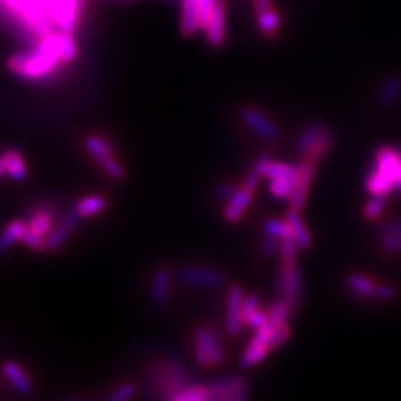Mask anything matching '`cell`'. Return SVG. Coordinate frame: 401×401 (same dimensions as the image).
I'll list each match as a JSON object with an SVG mask.
<instances>
[{"label": "cell", "instance_id": "6da1fadb", "mask_svg": "<svg viewBox=\"0 0 401 401\" xmlns=\"http://www.w3.org/2000/svg\"><path fill=\"white\" fill-rule=\"evenodd\" d=\"M83 0H0V18L29 45L57 30L75 33Z\"/></svg>", "mask_w": 401, "mask_h": 401}, {"label": "cell", "instance_id": "7a4b0ae2", "mask_svg": "<svg viewBox=\"0 0 401 401\" xmlns=\"http://www.w3.org/2000/svg\"><path fill=\"white\" fill-rule=\"evenodd\" d=\"M79 54L73 33L57 30L29 45L6 62L9 71L24 80L51 79L64 64L75 62Z\"/></svg>", "mask_w": 401, "mask_h": 401}, {"label": "cell", "instance_id": "3957f363", "mask_svg": "<svg viewBox=\"0 0 401 401\" xmlns=\"http://www.w3.org/2000/svg\"><path fill=\"white\" fill-rule=\"evenodd\" d=\"M146 379L157 397L169 401H173L181 390L192 384L189 370L176 358H156L150 361Z\"/></svg>", "mask_w": 401, "mask_h": 401}, {"label": "cell", "instance_id": "277c9868", "mask_svg": "<svg viewBox=\"0 0 401 401\" xmlns=\"http://www.w3.org/2000/svg\"><path fill=\"white\" fill-rule=\"evenodd\" d=\"M401 153L390 146H382L374 153V165L366 177V189L372 195H388L397 189Z\"/></svg>", "mask_w": 401, "mask_h": 401}, {"label": "cell", "instance_id": "5b68a950", "mask_svg": "<svg viewBox=\"0 0 401 401\" xmlns=\"http://www.w3.org/2000/svg\"><path fill=\"white\" fill-rule=\"evenodd\" d=\"M193 354L198 366L204 369L222 367L226 363V351L222 337L214 325L199 323L193 330Z\"/></svg>", "mask_w": 401, "mask_h": 401}, {"label": "cell", "instance_id": "8992f818", "mask_svg": "<svg viewBox=\"0 0 401 401\" xmlns=\"http://www.w3.org/2000/svg\"><path fill=\"white\" fill-rule=\"evenodd\" d=\"M85 146L92 155L94 160L100 164L103 171L112 177L113 180H124L127 176V169L119 161L113 143L103 134L91 132L85 137Z\"/></svg>", "mask_w": 401, "mask_h": 401}, {"label": "cell", "instance_id": "52a82bcc", "mask_svg": "<svg viewBox=\"0 0 401 401\" xmlns=\"http://www.w3.org/2000/svg\"><path fill=\"white\" fill-rule=\"evenodd\" d=\"M177 276L183 284L198 288H218L226 283V274L222 269L206 265H183Z\"/></svg>", "mask_w": 401, "mask_h": 401}, {"label": "cell", "instance_id": "ba28073f", "mask_svg": "<svg viewBox=\"0 0 401 401\" xmlns=\"http://www.w3.org/2000/svg\"><path fill=\"white\" fill-rule=\"evenodd\" d=\"M278 295L288 300L293 307H299L303 295V283L297 260H281L276 278Z\"/></svg>", "mask_w": 401, "mask_h": 401}, {"label": "cell", "instance_id": "9c48e42d", "mask_svg": "<svg viewBox=\"0 0 401 401\" xmlns=\"http://www.w3.org/2000/svg\"><path fill=\"white\" fill-rule=\"evenodd\" d=\"M239 118L242 122L256 132L259 137L269 141H276L281 139V128L276 125L275 120H272L263 111H260L259 107L244 104L239 108Z\"/></svg>", "mask_w": 401, "mask_h": 401}, {"label": "cell", "instance_id": "30bf717a", "mask_svg": "<svg viewBox=\"0 0 401 401\" xmlns=\"http://www.w3.org/2000/svg\"><path fill=\"white\" fill-rule=\"evenodd\" d=\"M317 167H318L317 161H314L307 156H302L300 162L297 164V176L295 181V188L288 199L290 209H295L297 211H302L305 209L308 193L314 181L315 173H317Z\"/></svg>", "mask_w": 401, "mask_h": 401}, {"label": "cell", "instance_id": "8fae6325", "mask_svg": "<svg viewBox=\"0 0 401 401\" xmlns=\"http://www.w3.org/2000/svg\"><path fill=\"white\" fill-rule=\"evenodd\" d=\"M274 332V325L266 323L254 332L247 348L242 352L239 358L241 367H253L262 363L272 352L271 348V336Z\"/></svg>", "mask_w": 401, "mask_h": 401}, {"label": "cell", "instance_id": "7c38bea8", "mask_svg": "<svg viewBox=\"0 0 401 401\" xmlns=\"http://www.w3.org/2000/svg\"><path fill=\"white\" fill-rule=\"evenodd\" d=\"M250 384L242 376L217 379L209 384L210 401H244L248 397Z\"/></svg>", "mask_w": 401, "mask_h": 401}, {"label": "cell", "instance_id": "4fadbf2b", "mask_svg": "<svg viewBox=\"0 0 401 401\" xmlns=\"http://www.w3.org/2000/svg\"><path fill=\"white\" fill-rule=\"evenodd\" d=\"M173 295V269L168 265L156 266L150 275L149 300L153 307L164 308Z\"/></svg>", "mask_w": 401, "mask_h": 401}, {"label": "cell", "instance_id": "5bb4252c", "mask_svg": "<svg viewBox=\"0 0 401 401\" xmlns=\"http://www.w3.org/2000/svg\"><path fill=\"white\" fill-rule=\"evenodd\" d=\"M246 291L241 284H230L226 295V330L229 335L238 336L244 327L242 320V302H244Z\"/></svg>", "mask_w": 401, "mask_h": 401}, {"label": "cell", "instance_id": "9a60e30c", "mask_svg": "<svg viewBox=\"0 0 401 401\" xmlns=\"http://www.w3.org/2000/svg\"><path fill=\"white\" fill-rule=\"evenodd\" d=\"M205 39L213 48H222L226 41V5L223 0H217L210 20L204 30Z\"/></svg>", "mask_w": 401, "mask_h": 401}, {"label": "cell", "instance_id": "2e32d148", "mask_svg": "<svg viewBox=\"0 0 401 401\" xmlns=\"http://www.w3.org/2000/svg\"><path fill=\"white\" fill-rule=\"evenodd\" d=\"M345 287L349 293L361 300H376V288L378 284L373 278L361 272H348L344 278Z\"/></svg>", "mask_w": 401, "mask_h": 401}, {"label": "cell", "instance_id": "e0dca14e", "mask_svg": "<svg viewBox=\"0 0 401 401\" xmlns=\"http://www.w3.org/2000/svg\"><path fill=\"white\" fill-rule=\"evenodd\" d=\"M253 197H254V192L247 189L244 185H241L239 188H237L232 198L226 201L225 210H223L225 220L229 223L239 222L242 216L246 214L250 204L253 202Z\"/></svg>", "mask_w": 401, "mask_h": 401}, {"label": "cell", "instance_id": "ac0fdd59", "mask_svg": "<svg viewBox=\"0 0 401 401\" xmlns=\"http://www.w3.org/2000/svg\"><path fill=\"white\" fill-rule=\"evenodd\" d=\"M79 218L80 217L75 209L63 216L62 220L55 225V227L46 237V250H57L62 247L73 232V229L78 226Z\"/></svg>", "mask_w": 401, "mask_h": 401}, {"label": "cell", "instance_id": "d6986e66", "mask_svg": "<svg viewBox=\"0 0 401 401\" xmlns=\"http://www.w3.org/2000/svg\"><path fill=\"white\" fill-rule=\"evenodd\" d=\"M199 30L198 26V0H181L180 33L183 38H192Z\"/></svg>", "mask_w": 401, "mask_h": 401}, {"label": "cell", "instance_id": "ffe728a7", "mask_svg": "<svg viewBox=\"0 0 401 401\" xmlns=\"http://www.w3.org/2000/svg\"><path fill=\"white\" fill-rule=\"evenodd\" d=\"M300 213L302 211L290 209L286 214V220L290 223L291 230H293V237L297 241L300 250H308L312 247L314 239L311 235V230L305 225V220H303V217Z\"/></svg>", "mask_w": 401, "mask_h": 401}, {"label": "cell", "instance_id": "44dd1931", "mask_svg": "<svg viewBox=\"0 0 401 401\" xmlns=\"http://www.w3.org/2000/svg\"><path fill=\"white\" fill-rule=\"evenodd\" d=\"M335 143H336V136H335L333 129L330 127L325 125V128L321 131V134L317 137V140H315L311 144V148L308 149V152L303 156L311 157V160L317 161L320 164V161H323L324 157L333 150Z\"/></svg>", "mask_w": 401, "mask_h": 401}, {"label": "cell", "instance_id": "7402d4cb", "mask_svg": "<svg viewBox=\"0 0 401 401\" xmlns=\"http://www.w3.org/2000/svg\"><path fill=\"white\" fill-rule=\"evenodd\" d=\"M401 97V76L400 75H390L388 76L378 90L376 94V100L384 107L393 106Z\"/></svg>", "mask_w": 401, "mask_h": 401}, {"label": "cell", "instance_id": "603a6c76", "mask_svg": "<svg viewBox=\"0 0 401 401\" xmlns=\"http://www.w3.org/2000/svg\"><path fill=\"white\" fill-rule=\"evenodd\" d=\"M3 373L6 374V378L9 382L14 385L15 390L22 394L29 395L31 393V382L29 379L27 373L24 372V369L15 361H6L3 364Z\"/></svg>", "mask_w": 401, "mask_h": 401}, {"label": "cell", "instance_id": "cb8c5ba5", "mask_svg": "<svg viewBox=\"0 0 401 401\" xmlns=\"http://www.w3.org/2000/svg\"><path fill=\"white\" fill-rule=\"evenodd\" d=\"M107 205H108V198L106 195H103V193H94V195H88L79 199L75 205V210L80 218H87L104 211L107 209Z\"/></svg>", "mask_w": 401, "mask_h": 401}, {"label": "cell", "instance_id": "d4e9b609", "mask_svg": "<svg viewBox=\"0 0 401 401\" xmlns=\"http://www.w3.org/2000/svg\"><path fill=\"white\" fill-rule=\"evenodd\" d=\"M2 160L5 164V173L17 181H21L27 177V165L20 152L14 149H8L3 152Z\"/></svg>", "mask_w": 401, "mask_h": 401}, {"label": "cell", "instance_id": "484cf974", "mask_svg": "<svg viewBox=\"0 0 401 401\" xmlns=\"http://www.w3.org/2000/svg\"><path fill=\"white\" fill-rule=\"evenodd\" d=\"M54 225V211L48 206H41V209L34 210L29 218L27 226L34 230L36 234H39L42 237H48V234L51 232Z\"/></svg>", "mask_w": 401, "mask_h": 401}, {"label": "cell", "instance_id": "4316f807", "mask_svg": "<svg viewBox=\"0 0 401 401\" xmlns=\"http://www.w3.org/2000/svg\"><path fill=\"white\" fill-rule=\"evenodd\" d=\"M325 128V124L321 120H312V122L307 124L300 131V134L296 139V152L303 156L308 149L311 148V144L317 140V137L321 134V131Z\"/></svg>", "mask_w": 401, "mask_h": 401}, {"label": "cell", "instance_id": "83f0119b", "mask_svg": "<svg viewBox=\"0 0 401 401\" xmlns=\"http://www.w3.org/2000/svg\"><path fill=\"white\" fill-rule=\"evenodd\" d=\"M281 15L272 6L258 12V27L265 38H274L281 27Z\"/></svg>", "mask_w": 401, "mask_h": 401}, {"label": "cell", "instance_id": "f1b7e54d", "mask_svg": "<svg viewBox=\"0 0 401 401\" xmlns=\"http://www.w3.org/2000/svg\"><path fill=\"white\" fill-rule=\"evenodd\" d=\"M296 307L291 305V303L283 297L276 299L275 302H272V305L267 308V323L271 325H278V324H283L287 323L291 315H293Z\"/></svg>", "mask_w": 401, "mask_h": 401}, {"label": "cell", "instance_id": "f546056e", "mask_svg": "<svg viewBox=\"0 0 401 401\" xmlns=\"http://www.w3.org/2000/svg\"><path fill=\"white\" fill-rule=\"evenodd\" d=\"M26 229H27V222L12 220L2 232H0V251H5L14 244V242L22 239L24 234H26Z\"/></svg>", "mask_w": 401, "mask_h": 401}, {"label": "cell", "instance_id": "4dcf8cb0", "mask_svg": "<svg viewBox=\"0 0 401 401\" xmlns=\"http://www.w3.org/2000/svg\"><path fill=\"white\" fill-rule=\"evenodd\" d=\"M262 176L266 178H279V177H288V178H296L297 176V165L288 164V162H278V161H269L263 169Z\"/></svg>", "mask_w": 401, "mask_h": 401}, {"label": "cell", "instance_id": "1f68e13d", "mask_svg": "<svg viewBox=\"0 0 401 401\" xmlns=\"http://www.w3.org/2000/svg\"><path fill=\"white\" fill-rule=\"evenodd\" d=\"M173 401H209V384H189Z\"/></svg>", "mask_w": 401, "mask_h": 401}, {"label": "cell", "instance_id": "d6a6232c", "mask_svg": "<svg viewBox=\"0 0 401 401\" xmlns=\"http://www.w3.org/2000/svg\"><path fill=\"white\" fill-rule=\"evenodd\" d=\"M296 178H288V177H279V178H271L269 180V193L281 201H288L291 197V192H293Z\"/></svg>", "mask_w": 401, "mask_h": 401}, {"label": "cell", "instance_id": "836d02e7", "mask_svg": "<svg viewBox=\"0 0 401 401\" xmlns=\"http://www.w3.org/2000/svg\"><path fill=\"white\" fill-rule=\"evenodd\" d=\"M263 230L266 234H271L279 239H283L286 237L293 235V230H291L290 223L286 220H281L278 217H269L263 222Z\"/></svg>", "mask_w": 401, "mask_h": 401}, {"label": "cell", "instance_id": "e575fe53", "mask_svg": "<svg viewBox=\"0 0 401 401\" xmlns=\"http://www.w3.org/2000/svg\"><path fill=\"white\" fill-rule=\"evenodd\" d=\"M299 250H300V247H299L297 241L295 239L293 235L286 237L279 241L278 253H279V259L281 260H297Z\"/></svg>", "mask_w": 401, "mask_h": 401}, {"label": "cell", "instance_id": "d590c367", "mask_svg": "<svg viewBox=\"0 0 401 401\" xmlns=\"http://www.w3.org/2000/svg\"><path fill=\"white\" fill-rule=\"evenodd\" d=\"M137 393V385L134 382H124L118 385L106 398L108 401H125L132 398Z\"/></svg>", "mask_w": 401, "mask_h": 401}, {"label": "cell", "instance_id": "8d00e7d4", "mask_svg": "<svg viewBox=\"0 0 401 401\" xmlns=\"http://www.w3.org/2000/svg\"><path fill=\"white\" fill-rule=\"evenodd\" d=\"M386 195H373L372 199H369L363 209V216L367 218V220H374L376 217H379L385 206Z\"/></svg>", "mask_w": 401, "mask_h": 401}, {"label": "cell", "instance_id": "74e56055", "mask_svg": "<svg viewBox=\"0 0 401 401\" xmlns=\"http://www.w3.org/2000/svg\"><path fill=\"white\" fill-rule=\"evenodd\" d=\"M291 336V327L287 323H283V324H278L274 327V332H272V336H271V348L272 351L278 349L279 346H283L287 340L290 339Z\"/></svg>", "mask_w": 401, "mask_h": 401}, {"label": "cell", "instance_id": "f35d334b", "mask_svg": "<svg viewBox=\"0 0 401 401\" xmlns=\"http://www.w3.org/2000/svg\"><path fill=\"white\" fill-rule=\"evenodd\" d=\"M217 3V0H198V26L199 30H205L206 22L210 20L211 12Z\"/></svg>", "mask_w": 401, "mask_h": 401}, {"label": "cell", "instance_id": "ab89813d", "mask_svg": "<svg viewBox=\"0 0 401 401\" xmlns=\"http://www.w3.org/2000/svg\"><path fill=\"white\" fill-rule=\"evenodd\" d=\"M279 238L271 235V234H266L265 232V237L260 242V254H262V258L265 259H269L272 258L275 253H278V248H279Z\"/></svg>", "mask_w": 401, "mask_h": 401}, {"label": "cell", "instance_id": "60d3db41", "mask_svg": "<svg viewBox=\"0 0 401 401\" xmlns=\"http://www.w3.org/2000/svg\"><path fill=\"white\" fill-rule=\"evenodd\" d=\"M21 241L24 242V244H27L30 248H33L36 251L46 250V237L36 234L34 230H31L29 226H27L26 234H24Z\"/></svg>", "mask_w": 401, "mask_h": 401}, {"label": "cell", "instance_id": "b9f144b4", "mask_svg": "<svg viewBox=\"0 0 401 401\" xmlns=\"http://www.w3.org/2000/svg\"><path fill=\"white\" fill-rule=\"evenodd\" d=\"M260 308V299L256 293H250V295H246L244 297V302H242V309H241V314H242V320L246 321V318L248 317V315L254 311H258Z\"/></svg>", "mask_w": 401, "mask_h": 401}, {"label": "cell", "instance_id": "7bdbcfd3", "mask_svg": "<svg viewBox=\"0 0 401 401\" xmlns=\"http://www.w3.org/2000/svg\"><path fill=\"white\" fill-rule=\"evenodd\" d=\"M266 323H267V311H263L260 308L258 311L251 312L244 321V324L247 327H251V329H254V330L259 329V327H262V325H265Z\"/></svg>", "mask_w": 401, "mask_h": 401}, {"label": "cell", "instance_id": "ee69618b", "mask_svg": "<svg viewBox=\"0 0 401 401\" xmlns=\"http://www.w3.org/2000/svg\"><path fill=\"white\" fill-rule=\"evenodd\" d=\"M398 295V290L391 284H378L376 288V300H393Z\"/></svg>", "mask_w": 401, "mask_h": 401}, {"label": "cell", "instance_id": "f6af8a7d", "mask_svg": "<svg viewBox=\"0 0 401 401\" xmlns=\"http://www.w3.org/2000/svg\"><path fill=\"white\" fill-rule=\"evenodd\" d=\"M381 246L386 251H393V253L401 251V235H382Z\"/></svg>", "mask_w": 401, "mask_h": 401}, {"label": "cell", "instance_id": "bcb514c9", "mask_svg": "<svg viewBox=\"0 0 401 401\" xmlns=\"http://www.w3.org/2000/svg\"><path fill=\"white\" fill-rule=\"evenodd\" d=\"M378 235H401V220H393V222H385L379 225L378 227Z\"/></svg>", "mask_w": 401, "mask_h": 401}, {"label": "cell", "instance_id": "7dc6e473", "mask_svg": "<svg viewBox=\"0 0 401 401\" xmlns=\"http://www.w3.org/2000/svg\"><path fill=\"white\" fill-rule=\"evenodd\" d=\"M235 190H237V188L232 183H220V185L216 186V197L218 199L229 201L230 198H232Z\"/></svg>", "mask_w": 401, "mask_h": 401}, {"label": "cell", "instance_id": "c3c4849f", "mask_svg": "<svg viewBox=\"0 0 401 401\" xmlns=\"http://www.w3.org/2000/svg\"><path fill=\"white\" fill-rule=\"evenodd\" d=\"M271 0H254V8H256V10H263V9H267V8H271Z\"/></svg>", "mask_w": 401, "mask_h": 401}, {"label": "cell", "instance_id": "681fc988", "mask_svg": "<svg viewBox=\"0 0 401 401\" xmlns=\"http://www.w3.org/2000/svg\"><path fill=\"white\" fill-rule=\"evenodd\" d=\"M397 189L401 190V165H400V171H398V180H397Z\"/></svg>", "mask_w": 401, "mask_h": 401}, {"label": "cell", "instance_id": "f907efd6", "mask_svg": "<svg viewBox=\"0 0 401 401\" xmlns=\"http://www.w3.org/2000/svg\"><path fill=\"white\" fill-rule=\"evenodd\" d=\"M3 173H5V164H3L2 156H0V176H2Z\"/></svg>", "mask_w": 401, "mask_h": 401}]
</instances>
